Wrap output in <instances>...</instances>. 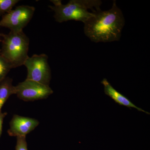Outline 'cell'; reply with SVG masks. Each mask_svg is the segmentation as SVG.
<instances>
[{"instance_id":"2","label":"cell","mask_w":150,"mask_h":150,"mask_svg":"<svg viewBox=\"0 0 150 150\" xmlns=\"http://www.w3.org/2000/svg\"><path fill=\"white\" fill-rule=\"evenodd\" d=\"M51 1L54 6L49 7L54 11V18L59 23L74 20L84 23L93 15L94 12L100 10L102 4L100 0H71L65 5L60 0Z\"/></svg>"},{"instance_id":"10","label":"cell","mask_w":150,"mask_h":150,"mask_svg":"<svg viewBox=\"0 0 150 150\" xmlns=\"http://www.w3.org/2000/svg\"><path fill=\"white\" fill-rule=\"evenodd\" d=\"M18 0H0V16H3L12 10Z\"/></svg>"},{"instance_id":"4","label":"cell","mask_w":150,"mask_h":150,"mask_svg":"<svg viewBox=\"0 0 150 150\" xmlns=\"http://www.w3.org/2000/svg\"><path fill=\"white\" fill-rule=\"evenodd\" d=\"M48 59V56L45 54H34L31 57L28 56L23 65L27 69L26 79L49 86L51 75Z\"/></svg>"},{"instance_id":"5","label":"cell","mask_w":150,"mask_h":150,"mask_svg":"<svg viewBox=\"0 0 150 150\" xmlns=\"http://www.w3.org/2000/svg\"><path fill=\"white\" fill-rule=\"evenodd\" d=\"M35 10V8L31 6H17L14 10L3 16L0 27L7 28L13 32L22 31L31 20Z\"/></svg>"},{"instance_id":"12","label":"cell","mask_w":150,"mask_h":150,"mask_svg":"<svg viewBox=\"0 0 150 150\" xmlns=\"http://www.w3.org/2000/svg\"><path fill=\"white\" fill-rule=\"evenodd\" d=\"M16 150H28L26 137L19 136L17 137Z\"/></svg>"},{"instance_id":"7","label":"cell","mask_w":150,"mask_h":150,"mask_svg":"<svg viewBox=\"0 0 150 150\" xmlns=\"http://www.w3.org/2000/svg\"><path fill=\"white\" fill-rule=\"evenodd\" d=\"M39 124V121L34 118L14 115L10 122V129L8 133L11 137H26Z\"/></svg>"},{"instance_id":"6","label":"cell","mask_w":150,"mask_h":150,"mask_svg":"<svg viewBox=\"0 0 150 150\" xmlns=\"http://www.w3.org/2000/svg\"><path fill=\"white\" fill-rule=\"evenodd\" d=\"M16 89L18 97L25 101L46 99L54 92L49 86L27 79L19 83Z\"/></svg>"},{"instance_id":"11","label":"cell","mask_w":150,"mask_h":150,"mask_svg":"<svg viewBox=\"0 0 150 150\" xmlns=\"http://www.w3.org/2000/svg\"><path fill=\"white\" fill-rule=\"evenodd\" d=\"M12 68L10 64L0 54V81L6 77Z\"/></svg>"},{"instance_id":"1","label":"cell","mask_w":150,"mask_h":150,"mask_svg":"<svg viewBox=\"0 0 150 150\" xmlns=\"http://www.w3.org/2000/svg\"><path fill=\"white\" fill-rule=\"evenodd\" d=\"M125 20L122 11L113 1L108 10L96 11L84 24L86 36L93 42H111L121 38Z\"/></svg>"},{"instance_id":"14","label":"cell","mask_w":150,"mask_h":150,"mask_svg":"<svg viewBox=\"0 0 150 150\" xmlns=\"http://www.w3.org/2000/svg\"><path fill=\"white\" fill-rule=\"evenodd\" d=\"M2 33H0V42H2V39L1 38H2Z\"/></svg>"},{"instance_id":"13","label":"cell","mask_w":150,"mask_h":150,"mask_svg":"<svg viewBox=\"0 0 150 150\" xmlns=\"http://www.w3.org/2000/svg\"><path fill=\"white\" fill-rule=\"evenodd\" d=\"M7 112H2L1 110H0V138L1 136L2 132V126L3 121L4 118L7 115Z\"/></svg>"},{"instance_id":"8","label":"cell","mask_w":150,"mask_h":150,"mask_svg":"<svg viewBox=\"0 0 150 150\" xmlns=\"http://www.w3.org/2000/svg\"><path fill=\"white\" fill-rule=\"evenodd\" d=\"M101 83L104 86V93L108 96L110 97L116 103L119 105L126 106L129 108H135L138 111L145 112L146 114L150 115V113L147 111L143 110L142 108L137 107L131 100L123 95L119 92L117 91L112 87L107 79H103L101 81Z\"/></svg>"},{"instance_id":"3","label":"cell","mask_w":150,"mask_h":150,"mask_svg":"<svg viewBox=\"0 0 150 150\" xmlns=\"http://www.w3.org/2000/svg\"><path fill=\"white\" fill-rule=\"evenodd\" d=\"M29 39L23 32L10 31L3 34L0 54L10 64L12 68L24 65L29 48Z\"/></svg>"},{"instance_id":"9","label":"cell","mask_w":150,"mask_h":150,"mask_svg":"<svg viewBox=\"0 0 150 150\" xmlns=\"http://www.w3.org/2000/svg\"><path fill=\"white\" fill-rule=\"evenodd\" d=\"M12 79L6 77L0 81V110L11 95L16 94V86L12 84Z\"/></svg>"}]
</instances>
